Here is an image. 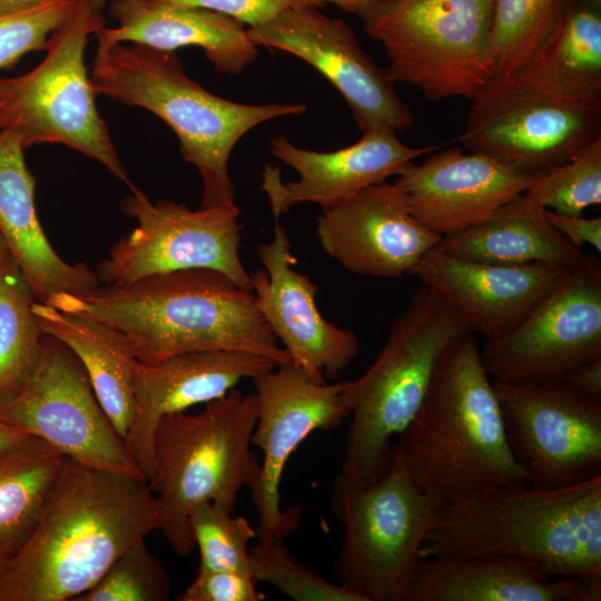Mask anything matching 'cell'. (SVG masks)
Segmentation results:
<instances>
[{"mask_svg":"<svg viewBox=\"0 0 601 601\" xmlns=\"http://www.w3.org/2000/svg\"><path fill=\"white\" fill-rule=\"evenodd\" d=\"M534 177L492 156L452 147L411 162L393 184L415 219L442 237L482 221L526 191Z\"/></svg>","mask_w":601,"mask_h":601,"instance_id":"obj_21","label":"cell"},{"mask_svg":"<svg viewBox=\"0 0 601 601\" xmlns=\"http://www.w3.org/2000/svg\"><path fill=\"white\" fill-rule=\"evenodd\" d=\"M190 532L199 549V569L252 574L249 542L256 529L218 504H198L189 518Z\"/></svg>","mask_w":601,"mask_h":601,"instance_id":"obj_34","label":"cell"},{"mask_svg":"<svg viewBox=\"0 0 601 601\" xmlns=\"http://www.w3.org/2000/svg\"><path fill=\"white\" fill-rule=\"evenodd\" d=\"M170 579L140 539L129 545L104 575L73 601H167Z\"/></svg>","mask_w":601,"mask_h":601,"instance_id":"obj_36","label":"cell"},{"mask_svg":"<svg viewBox=\"0 0 601 601\" xmlns=\"http://www.w3.org/2000/svg\"><path fill=\"white\" fill-rule=\"evenodd\" d=\"M23 150L17 132L0 130V234L37 302L58 293H89L100 286L96 270L65 262L42 230Z\"/></svg>","mask_w":601,"mask_h":601,"instance_id":"obj_26","label":"cell"},{"mask_svg":"<svg viewBox=\"0 0 601 601\" xmlns=\"http://www.w3.org/2000/svg\"><path fill=\"white\" fill-rule=\"evenodd\" d=\"M601 583L494 554L420 558L403 601H600Z\"/></svg>","mask_w":601,"mask_h":601,"instance_id":"obj_24","label":"cell"},{"mask_svg":"<svg viewBox=\"0 0 601 601\" xmlns=\"http://www.w3.org/2000/svg\"><path fill=\"white\" fill-rule=\"evenodd\" d=\"M90 80L97 95L144 108L176 134L183 158L203 181L199 208L235 204L231 151L256 126L304 112L303 104L247 105L218 97L191 80L175 51L98 41Z\"/></svg>","mask_w":601,"mask_h":601,"instance_id":"obj_5","label":"cell"},{"mask_svg":"<svg viewBox=\"0 0 601 601\" xmlns=\"http://www.w3.org/2000/svg\"><path fill=\"white\" fill-rule=\"evenodd\" d=\"M48 0H0V10L14 11L35 7Z\"/></svg>","mask_w":601,"mask_h":601,"instance_id":"obj_44","label":"cell"},{"mask_svg":"<svg viewBox=\"0 0 601 601\" xmlns=\"http://www.w3.org/2000/svg\"><path fill=\"white\" fill-rule=\"evenodd\" d=\"M0 420L81 464L144 477L82 363L51 335L45 334L41 357L24 386L0 406Z\"/></svg>","mask_w":601,"mask_h":601,"instance_id":"obj_14","label":"cell"},{"mask_svg":"<svg viewBox=\"0 0 601 601\" xmlns=\"http://www.w3.org/2000/svg\"><path fill=\"white\" fill-rule=\"evenodd\" d=\"M258 581L250 574L199 569L178 601H263Z\"/></svg>","mask_w":601,"mask_h":601,"instance_id":"obj_38","label":"cell"},{"mask_svg":"<svg viewBox=\"0 0 601 601\" xmlns=\"http://www.w3.org/2000/svg\"><path fill=\"white\" fill-rule=\"evenodd\" d=\"M35 302L8 252L0 263V406L20 392L41 357L45 333L32 311Z\"/></svg>","mask_w":601,"mask_h":601,"instance_id":"obj_31","label":"cell"},{"mask_svg":"<svg viewBox=\"0 0 601 601\" xmlns=\"http://www.w3.org/2000/svg\"><path fill=\"white\" fill-rule=\"evenodd\" d=\"M472 332L441 353L417 412L397 436L415 485L440 503L502 484H529Z\"/></svg>","mask_w":601,"mask_h":601,"instance_id":"obj_4","label":"cell"},{"mask_svg":"<svg viewBox=\"0 0 601 601\" xmlns=\"http://www.w3.org/2000/svg\"><path fill=\"white\" fill-rule=\"evenodd\" d=\"M573 0H495L490 50L496 77L519 73Z\"/></svg>","mask_w":601,"mask_h":601,"instance_id":"obj_32","label":"cell"},{"mask_svg":"<svg viewBox=\"0 0 601 601\" xmlns=\"http://www.w3.org/2000/svg\"><path fill=\"white\" fill-rule=\"evenodd\" d=\"M256 418V393L243 395L235 387L197 414L178 412L158 422L148 484L158 502V529L178 555L195 546L189 518L198 504L209 501L234 512L240 490L256 483L260 462L250 450Z\"/></svg>","mask_w":601,"mask_h":601,"instance_id":"obj_7","label":"cell"},{"mask_svg":"<svg viewBox=\"0 0 601 601\" xmlns=\"http://www.w3.org/2000/svg\"><path fill=\"white\" fill-rule=\"evenodd\" d=\"M158 528V502L144 477L66 456L31 536L0 565V601L75 600Z\"/></svg>","mask_w":601,"mask_h":601,"instance_id":"obj_1","label":"cell"},{"mask_svg":"<svg viewBox=\"0 0 601 601\" xmlns=\"http://www.w3.org/2000/svg\"><path fill=\"white\" fill-rule=\"evenodd\" d=\"M584 1L597 8H601V0H584Z\"/></svg>","mask_w":601,"mask_h":601,"instance_id":"obj_47","label":"cell"},{"mask_svg":"<svg viewBox=\"0 0 601 601\" xmlns=\"http://www.w3.org/2000/svg\"><path fill=\"white\" fill-rule=\"evenodd\" d=\"M266 356L239 351H200L154 363L137 361L134 368L135 415L125 445L149 483L155 473L154 435L168 414L206 404L226 395L246 378L275 368Z\"/></svg>","mask_w":601,"mask_h":601,"instance_id":"obj_23","label":"cell"},{"mask_svg":"<svg viewBox=\"0 0 601 601\" xmlns=\"http://www.w3.org/2000/svg\"><path fill=\"white\" fill-rule=\"evenodd\" d=\"M257 255L264 269L252 274L255 302L290 363L316 383L335 380L358 354L356 334L321 315L315 300L319 288L294 269L296 259L278 219L273 239L260 244Z\"/></svg>","mask_w":601,"mask_h":601,"instance_id":"obj_18","label":"cell"},{"mask_svg":"<svg viewBox=\"0 0 601 601\" xmlns=\"http://www.w3.org/2000/svg\"><path fill=\"white\" fill-rule=\"evenodd\" d=\"M109 14L117 27H102L95 35L106 43L131 42L175 51L196 46L213 67L237 75L258 57L245 26L221 12L157 0H112Z\"/></svg>","mask_w":601,"mask_h":601,"instance_id":"obj_25","label":"cell"},{"mask_svg":"<svg viewBox=\"0 0 601 601\" xmlns=\"http://www.w3.org/2000/svg\"><path fill=\"white\" fill-rule=\"evenodd\" d=\"M253 577L267 582L295 601H364L358 594L333 583L298 562L283 539L258 541L249 548Z\"/></svg>","mask_w":601,"mask_h":601,"instance_id":"obj_35","label":"cell"},{"mask_svg":"<svg viewBox=\"0 0 601 601\" xmlns=\"http://www.w3.org/2000/svg\"><path fill=\"white\" fill-rule=\"evenodd\" d=\"M526 193L545 209L582 216L601 204V136L564 164L535 176Z\"/></svg>","mask_w":601,"mask_h":601,"instance_id":"obj_33","label":"cell"},{"mask_svg":"<svg viewBox=\"0 0 601 601\" xmlns=\"http://www.w3.org/2000/svg\"><path fill=\"white\" fill-rule=\"evenodd\" d=\"M98 9L102 10L106 0H90Z\"/></svg>","mask_w":601,"mask_h":601,"instance_id":"obj_46","label":"cell"},{"mask_svg":"<svg viewBox=\"0 0 601 601\" xmlns=\"http://www.w3.org/2000/svg\"><path fill=\"white\" fill-rule=\"evenodd\" d=\"M255 46L288 52L315 68L343 96L362 134L407 130L415 116L386 69L362 49L353 29L316 7L288 10L247 29Z\"/></svg>","mask_w":601,"mask_h":601,"instance_id":"obj_17","label":"cell"},{"mask_svg":"<svg viewBox=\"0 0 601 601\" xmlns=\"http://www.w3.org/2000/svg\"><path fill=\"white\" fill-rule=\"evenodd\" d=\"M560 383L580 394L601 400V356L579 365Z\"/></svg>","mask_w":601,"mask_h":601,"instance_id":"obj_41","label":"cell"},{"mask_svg":"<svg viewBox=\"0 0 601 601\" xmlns=\"http://www.w3.org/2000/svg\"><path fill=\"white\" fill-rule=\"evenodd\" d=\"M8 252H9L8 246H7L3 237L0 234V263H1L2 258L7 255Z\"/></svg>","mask_w":601,"mask_h":601,"instance_id":"obj_45","label":"cell"},{"mask_svg":"<svg viewBox=\"0 0 601 601\" xmlns=\"http://www.w3.org/2000/svg\"><path fill=\"white\" fill-rule=\"evenodd\" d=\"M601 136V108L573 104L516 77H495L472 100L457 141L536 176Z\"/></svg>","mask_w":601,"mask_h":601,"instance_id":"obj_12","label":"cell"},{"mask_svg":"<svg viewBox=\"0 0 601 601\" xmlns=\"http://www.w3.org/2000/svg\"><path fill=\"white\" fill-rule=\"evenodd\" d=\"M492 382L509 445L529 484L558 489L601 474V400L560 382Z\"/></svg>","mask_w":601,"mask_h":601,"instance_id":"obj_15","label":"cell"},{"mask_svg":"<svg viewBox=\"0 0 601 601\" xmlns=\"http://www.w3.org/2000/svg\"><path fill=\"white\" fill-rule=\"evenodd\" d=\"M493 381L559 383L601 356V263L583 254L513 329L480 349Z\"/></svg>","mask_w":601,"mask_h":601,"instance_id":"obj_13","label":"cell"},{"mask_svg":"<svg viewBox=\"0 0 601 601\" xmlns=\"http://www.w3.org/2000/svg\"><path fill=\"white\" fill-rule=\"evenodd\" d=\"M32 311L42 332L80 359L101 406L125 441L135 415L132 382L138 361L128 339L100 321L43 302L36 300Z\"/></svg>","mask_w":601,"mask_h":601,"instance_id":"obj_28","label":"cell"},{"mask_svg":"<svg viewBox=\"0 0 601 601\" xmlns=\"http://www.w3.org/2000/svg\"><path fill=\"white\" fill-rule=\"evenodd\" d=\"M65 460L66 455L33 435L0 452V565L31 536Z\"/></svg>","mask_w":601,"mask_h":601,"instance_id":"obj_30","label":"cell"},{"mask_svg":"<svg viewBox=\"0 0 601 601\" xmlns=\"http://www.w3.org/2000/svg\"><path fill=\"white\" fill-rule=\"evenodd\" d=\"M169 3L201 7L221 12L242 22L255 27L288 10L324 4L319 0H157Z\"/></svg>","mask_w":601,"mask_h":601,"instance_id":"obj_39","label":"cell"},{"mask_svg":"<svg viewBox=\"0 0 601 601\" xmlns=\"http://www.w3.org/2000/svg\"><path fill=\"white\" fill-rule=\"evenodd\" d=\"M440 504L415 485L394 447L372 483L337 475L331 508L344 526L333 565L338 583L364 601H403Z\"/></svg>","mask_w":601,"mask_h":601,"instance_id":"obj_10","label":"cell"},{"mask_svg":"<svg viewBox=\"0 0 601 601\" xmlns=\"http://www.w3.org/2000/svg\"><path fill=\"white\" fill-rule=\"evenodd\" d=\"M467 332L462 316L430 288L421 286L412 295L373 364L358 378L345 381L351 423L338 475L366 485L385 473L392 439L421 406L441 353Z\"/></svg>","mask_w":601,"mask_h":601,"instance_id":"obj_6","label":"cell"},{"mask_svg":"<svg viewBox=\"0 0 601 601\" xmlns=\"http://www.w3.org/2000/svg\"><path fill=\"white\" fill-rule=\"evenodd\" d=\"M257 418L252 445L263 453L260 473L250 489L258 515L257 541L283 539L298 526L300 509H280L279 484L285 465L300 443L316 430L338 427L349 416L343 400L345 381H312L292 363L253 380Z\"/></svg>","mask_w":601,"mask_h":601,"instance_id":"obj_16","label":"cell"},{"mask_svg":"<svg viewBox=\"0 0 601 601\" xmlns=\"http://www.w3.org/2000/svg\"><path fill=\"white\" fill-rule=\"evenodd\" d=\"M513 77L553 97L601 108V8L573 0Z\"/></svg>","mask_w":601,"mask_h":601,"instance_id":"obj_29","label":"cell"},{"mask_svg":"<svg viewBox=\"0 0 601 601\" xmlns=\"http://www.w3.org/2000/svg\"><path fill=\"white\" fill-rule=\"evenodd\" d=\"M324 6L326 3L334 4L344 11L357 13L363 7L373 0H319Z\"/></svg>","mask_w":601,"mask_h":601,"instance_id":"obj_43","label":"cell"},{"mask_svg":"<svg viewBox=\"0 0 601 601\" xmlns=\"http://www.w3.org/2000/svg\"><path fill=\"white\" fill-rule=\"evenodd\" d=\"M106 19L90 0L49 37L46 57L32 70L0 79V130H13L26 148L61 144L99 161L130 190L108 127L96 107V91L85 63L92 35Z\"/></svg>","mask_w":601,"mask_h":601,"instance_id":"obj_9","label":"cell"},{"mask_svg":"<svg viewBox=\"0 0 601 601\" xmlns=\"http://www.w3.org/2000/svg\"><path fill=\"white\" fill-rule=\"evenodd\" d=\"M79 0H48L35 7L0 10V70L30 51L46 50L51 33L76 10Z\"/></svg>","mask_w":601,"mask_h":601,"instance_id":"obj_37","label":"cell"},{"mask_svg":"<svg viewBox=\"0 0 601 601\" xmlns=\"http://www.w3.org/2000/svg\"><path fill=\"white\" fill-rule=\"evenodd\" d=\"M316 234L344 268L381 278L407 274L442 238L415 219L400 189L386 181L323 208Z\"/></svg>","mask_w":601,"mask_h":601,"instance_id":"obj_19","label":"cell"},{"mask_svg":"<svg viewBox=\"0 0 601 601\" xmlns=\"http://www.w3.org/2000/svg\"><path fill=\"white\" fill-rule=\"evenodd\" d=\"M569 268L545 263H483L433 247L407 275L434 292L473 333L490 342L513 329L563 280Z\"/></svg>","mask_w":601,"mask_h":601,"instance_id":"obj_20","label":"cell"},{"mask_svg":"<svg viewBox=\"0 0 601 601\" xmlns=\"http://www.w3.org/2000/svg\"><path fill=\"white\" fill-rule=\"evenodd\" d=\"M119 331L141 363L200 351H239L278 365L289 356L259 312L254 294L213 269H183L46 302Z\"/></svg>","mask_w":601,"mask_h":601,"instance_id":"obj_2","label":"cell"},{"mask_svg":"<svg viewBox=\"0 0 601 601\" xmlns=\"http://www.w3.org/2000/svg\"><path fill=\"white\" fill-rule=\"evenodd\" d=\"M495 0H373L356 14L387 56L391 78L440 102L472 100L495 77Z\"/></svg>","mask_w":601,"mask_h":601,"instance_id":"obj_8","label":"cell"},{"mask_svg":"<svg viewBox=\"0 0 601 601\" xmlns=\"http://www.w3.org/2000/svg\"><path fill=\"white\" fill-rule=\"evenodd\" d=\"M494 554L601 583V474L558 489L502 484L441 503L420 558Z\"/></svg>","mask_w":601,"mask_h":601,"instance_id":"obj_3","label":"cell"},{"mask_svg":"<svg viewBox=\"0 0 601 601\" xmlns=\"http://www.w3.org/2000/svg\"><path fill=\"white\" fill-rule=\"evenodd\" d=\"M435 247L452 256L483 263H545L566 268L584 254L550 225L545 208L526 191L482 221L442 236Z\"/></svg>","mask_w":601,"mask_h":601,"instance_id":"obj_27","label":"cell"},{"mask_svg":"<svg viewBox=\"0 0 601 601\" xmlns=\"http://www.w3.org/2000/svg\"><path fill=\"white\" fill-rule=\"evenodd\" d=\"M119 204L137 221L102 259L96 274L102 286H120L155 274L213 269L253 293L252 275L239 256L240 210L236 204L191 210L169 199L150 201L139 188Z\"/></svg>","mask_w":601,"mask_h":601,"instance_id":"obj_11","label":"cell"},{"mask_svg":"<svg viewBox=\"0 0 601 601\" xmlns=\"http://www.w3.org/2000/svg\"><path fill=\"white\" fill-rule=\"evenodd\" d=\"M28 435L30 434H27L26 432L0 420V452L16 444Z\"/></svg>","mask_w":601,"mask_h":601,"instance_id":"obj_42","label":"cell"},{"mask_svg":"<svg viewBox=\"0 0 601 601\" xmlns=\"http://www.w3.org/2000/svg\"><path fill=\"white\" fill-rule=\"evenodd\" d=\"M545 218L573 246L582 248L589 245L600 254L601 217L568 216L545 209Z\"/></svg>","mask_w":601,"mask_h":601,"instance_id":"obj_40","label":"cell"},{"mask_svg":"<svg viewBox=\"0 0 601 601\" xmlns=\"http://www.w3.org/2000/svg\"><path fill=\"white\" fill-rule=\"evenodd\" d=\"M437 148L410 147L390 130L364 132L355 144L329 152L298 148L285 136H276L270 140V152L294 168L299 179L283 183L279 169L265 165L262 189L275 219L303 203L327 208L397 176L414 159Z\"/></svg>","mask_w":601,"mask_h":601,"instance_id":"obj_22","label":"cell"}]
</instances>
